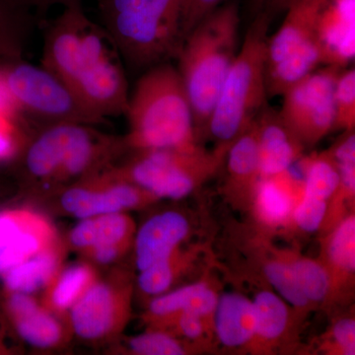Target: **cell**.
<instances>
[{
    "label": "cell",
    "instance_id": "ac0fdd59",
    "mask_svg": "<svg viewBox=\"0 0 355 355\" xmlns=\"http://www.w3.org/2000/svg\"><path fill=\"white\" fill-rule=\"evenodd\" d=\"M297 181L288 171L277 176L261 178L253 191L257 214L266 225H284L291 219L294 202L292 189Z\"/></svg>",
    "mask_w": 355,
    "mask_h": 355
},
{
    "label": "cell",
    "instance_id": "d4e9b609",
    "mask_svg": "<svg viewBox=\"0 0 355 355\" xmlns=\"http://www.w3.org/2000/svg\"><path fill=\"white\" fill-rule=\"evenodd\" d=\"M127 217L116 214L89 217L78 224L71 232V242L77 247L108 246L120 244L128 232Z\"/></svg>",
    "mask_w": 355,
    "mask_h": 355
},
{
    "label": "cell",
    "instance_id": "1f68e13d",
    "mask_svg": "<svg viewBox=\"0 0 355 355\" xmlns=\"http://www.w3.org/2000/svg\"><path fill=\"white\" fill-rule=\"evenodd\" d=\"M30 125L22 114H0V161L13 158L20 150Z\"/></svg>",
    "mask_w": 355,
    "mask_h": 355
},
{
    "label": "cell",
    "instance_id": "d590c367",
    "mask_svg": "<svg viewBox=\"0 0 355 355\" xmlns=\"http://www.w3.org/2000/svg\"><path fill=\"white\" fill-rule=\"evenodd\" d=\"M224 0H184L182 12V34H189L210 12L223 3Z\"/></svg>",
    "mask_w": 355,
    "mask_h": 355
},
{
    "label": "cell",
    "instance_id": "836d02e7",
    "mask_svg": "<svg viewBox=\"0 0 355 355\" xmlns=\"http://www.w3.org/2000/svg\"><path fill=\"white\" fill-rule=\"evenodd\" d=\"M130 349L141 355H183L187 349L183 345L163 333H147L130 340Z\"/></svg>",
    "mask_w": 355,
    "mask_h": 355
},
{
    "label": "cell",
    "instance_id": "9a60e30c",
    "mask_svg": "<svg viewBox=\"0 0 355 355\" xmlns=\"http://www.w3.org/2000/svg\"><path fill=\"white\" fill-rule=\"evenodd\" d=\"M141 200L139 187L120 183L106 190L93 191L73 188L65 191L62 203L64 209L79 218H89L116 214L139 205Z\"/></svg>",
    "mask_w": 355,
    "mask_h": 355
},
{
    "label": "cell",
    "instance_id": "f546056e",
    "mask_svg": "<svg viewBox=\"0 0 355 355\" xmlns=\"http://www.w3.org/2000/svg\"><path fill=\"white\" fill-rule=\"evenodd\" d=\"M340 174L338 195L354 200L355 193V133L354 130L343 135L329 149Z\"/></svg>",
    "mask_w": 355,
    "mask_h": 355
},
{
    "label": "cell",
    "instance_id": "60d3db41",
    "mask_svg": "<svg viewBox=\"0 0 355 355\" xmlns=\"http://www.w3.org/2000/svg\"><path fill=\"white\" fill-rule=\"evenodd\" d=\"M0 114H20L9 94L1 71H0Z\"/></svg>",
    "mask_w": 355,
    "mask_h": 355
},
{
    "label": "cell",
    "instance_id": "30bf717a",
    "mask_svg": "<svg viewBox=\"0 0 355 355\" xmlns=\"http://www.w3.org/2000/svg\"><path fill=\"white\" fill-rule=\"evenodd\" d=\"M342 67L323 65L282 94L279 113L304 147L313 146L334 132L335 88Z\"/></svg>",
    "mask_w": 355,
    "mask_h": 355
},
{
    "label": "cell",
    "instance_id": "e0dca14e",
    "mask_svg": "<svg viewBox=\"0 0 355 355\" xmlns=\"http://www.w3.org/2000/svg\"><path fill=\"white\" fill-rule=\"evenodd\" d=\"M218 299L216 288L207 282H198L160 294L149 305L156 317H173L181 312H191L202 316L214 330V313Z\"/></svg>",
    "mask_w": 355,
    "mask_h": 355
},
{
    "label": "cell",
    "instance_id": "83f0119b",
    "mask_svg": "<svg viewBox=\"0 0 355 355\" xmlns=\"http://www.w3.org/2000/svg\"><path fill=\"white\" fill-rule=\"evenodd\" d=\"M57 268V259L50 253L36 254L13 268L9 286L20 293H29L44 286Z\"/></svg>",
    "mask_w": 355,
    "mask_h": 355
},
{
    "label": "cell",
    "instance_id": "6da1fadb",
    "mask_svg": "<svg viewBox=\"0 0 355 355\" xmlns=\"http://www.w3.org/2000/svg\"><path fill=\"white\" fill-rule=\"evenodd\" d=\"M41 65L100 118L125 114L130 90L123 60L83 4L64 7L44 24Z\"/></svg>",
    "mask_w": 355,
    "mask_h": 355
},
{
    "label": "cell",
    "instance_id": "3957f363",
    "mask_svg": "<svg viewBox=\"0 0 355 355\" xmlns=\"http://www.w3.org/2000/svg\"><path fill=\"white\" fill-rule=\"evenodd\" d=\"M125 114L130 127L125 142L137 150L200 144L183 80L170 62L144 70L130 94Z\"/></svg>",
    "mask_w": 355,
    "mask_h": 355
},
{
    "label": "cell",
    "instance_id": "9c48e42d",
    "mask_svg": "<svg viewBox=\"0 0 355 355\" xmlns=\"http://www.w3.org/2000/svg\"><path fill=\"white\" fill-rule=\"evenodd\" d=\"M112 146L88 123H57L42 128L25 146L23 160L34 178L74 177L89 171Z\"/></svg>",
    "mask_w": 355,
    "mask_h": 355
},
{
    "label": "cell",
    "instance_id": "d6a6232c",
    "mask_svg": "<svg viewBox=\"0 0 355 355\" xmlns=\"http://www.w3.org/2000/svg\"><path fill=\"white\" fill-rule=\"evenodd\" d=\"M328 207V200L307 197L301 193L299 202L294 205L291 220L304 232H316L324 224Z\"/></svg>",
    "mask_w": 355,
    "mask_h": 355
},
{
    "label": "cell",
    "instance_id": "4fadbf2b",
    "mask_svg": "<svg viewBox=\"0 0 355 355\" xmlns=\"http://www.w3.org/2000/svg\"><path fill=\"white\" fill-rule=\"evenodd\" d=\"M189 233L190 223L179 212L167 211L151 217L139 229L135 242L139 272L159 261L171 259Z\"/></svg>",
    "mask_w": 355,
    "mask_h": 355
},
{
    "label": "cell",
    "instance_id": "f1b7e54d",
    "mask_svg": "<svg viewBox=\"0 0 355 355\" xmlns=\"http://www.w3.org/2000/svg\"><path fill=\"white\" fill-rule=\"evenodd\" d=\"M335 125L334 130H354L355 69L354 67L340 70L336 79L335 95Z\"/></svg>",
    "mask_w": 355,
    "mask_h": 355
},
{
    "label": "cell",
    "instance_id": "7402d4cb",
    "mask_svg": "<svg viewBox=\"0 0 355 355\" xmlns=\"http://www.w3.org/2000/svg\"><path fill=\"white\" fill-rule=\"evenodd\" d=\"M324 266L330 273L331 294L336 282L352 279L355 272V217H345L329 234L324 244Z\"/></svg>",
    "mask_w": 355,
    "mask_h": 355
},
{
    "label": "cell",
    "instance_id": "52a82bcc",
    "mask_svg": "<svg viewBox=\"0 0 355 355\" xmlns=\"http://www.w3.org/2000/svg\"><path fill=\"white\" fill-rule=\"evenodd\" d=\"M0 71L14 104L31 125L105 121L90 111L58 77L24 58H0Z\"/></svg>",
    "mask_w": 355,
    "mask_h": 355
},
{
    "label": "cell",
    "instance_id": "603a6c76",
    "mask_svg": "<svg viewBox=\"0 0 355 355\" xmlns=\"http://www.w3.org/2000/svg\"><path fill=\"white\" fill-rule=\"evenodd\" d=\"M254 336L252 343L277 342L286 334L291 322L292 309L275 291H259L253 299Z\"/></svg>",
    "mask_w": 355,
    "mask_h": 355
},
{
    "label": "cell",
    "instance_id": "7a4b0ae2",
    "mask_svg": "<svg viewBox=\"0 0 355 355\" xmlns=\"http://www.w3.org/2000/svg\"><path fill=\"white\" fill-rule=\"evenodd\" d=\"M239 25L238 2L222 3L187 35L176 58L200 142L237 55Z\"/></svg>",
    "mask_w": 355,
    "mask_h": 355
},
{
    "label": "cell",
    "instance_id": "4316f807",
    "mask_svg": "<svg viewBox=\"0 0 355 355\" xmlns=\"http://www.w3.org/2000/svg\"><path fill=\"white\" fill-rule=\"evenodd\" d=\"M263 275L266 282L275 289V293L291 306L294 311L306 312L312 305L301 291L295 275L286 256L268 259L263 263Z\"/></svg>",
    "mask_w": 355,
    "mask_h": 355
},
{
    "label": "cell",
    "instance_id": "d6986e66",
    "mask_svg": "<svg viewBox=\"0 0 355 355\" xmlns=\"http://www.w3.org/2000/svg\"><path fill=\"white\" fill-rule=\"evenodd\" d=\"M37 20L20 0H0V58H24Z\"/></svg>",
    "mask_w": 355,
    "mask_h": 355
},
{
    "label": "cell",
    "instance_id": "e575fe53",
    "mask_svg": "<svg viewBox=\"0 0 355 355\" xmlns=\"http://www.w3.org/2000/svg\"><path fill=\"white\" fill-rule=\"evenodd\" d=\"M172 258L154 263L140 272L139 284L142 291L149 295L157 296L171 286L174 279Z\"/></svg>",
    "mask_w": 355,
    "mask_h": 355
},
{
    "label": "cell",
    "instance_id": "8d00e7d4",
    "mask_svg": "<svg viewBox=\"0 0 355 355\" xmlns=\"http://www.w3.org/2000/svg\"><path fill=\"white\" fill-rule=\"evenodd\" d=\"M330 336L340 354H355V321L354 318L336 320L331 327Z\"/></svg>",
    "mask_w": 355,
    "mask_h": 355
},
{
    "label": "cell",
    "instance_id": "74e56055",
    "mask_svg": "<svg viewBox=\"0 0 355 355\" xmlns=\"http://www.w3.org/2000/svg\"><path fill=\"white\" fill-rule=\"evenodd\" d=\"M173 317H177L178 330L188 340L202 342L209 331H214L207 322L196 313L181 312Z\"/></svg>",
    "mask_w": 355,
    "mask_h": 355
},
{
    "label": "cell",
    "instance_id": "cb8c5ba5",
    "mask_svg": "<svg viewBox=\"0 0 355 355\" xmlns=\"http://www.w3.org/2000/svg\"><path fill=\"white\" fill-rule=\"evenodd\" d=\"M303 172L302 195L329 200L340 189V174L330 151L300 159Z\"/></svg>",
    "mask_w": 355,
    "mask_h": 355
},
{
    "label": "cell",
    "instance_id": "277c9868",
    "mask_svg": "<svg viewBox=\"0 0 355 355\" xmlns=\"http://www.w3.org/2000/svg\"><path fill=\"white\" fill-rule=\"evenodd\" d=\"M183 4L184 0H99L100 24L123 64L146 70L179 55Z\"/></svg>",
    "mask_w": 355,
    "mask_h": 355
},
{
    "label": "cell",
    "instance_id": "5b68a950",
    "mask_svg": "<svg viewBox=\"0 0 355 355\" xmlns=\"http://www.w3.org/2000/svg\"><path fill=\"white\" fill-rule=\"evenodd\" d=\"M272 22L261 14L253 17L226 76L207 128V137L217 146H230L268 104L266 43Z\"/></svg>",
    "mask_w": 355,
    "mask_h": 355
},
{
    "label": "cell",
    "instance_id": "4dcf8cb0",
    "mask_svg": "<svg viewBox=\"0 0 355 355\" xmlns=\"http://www.w3.org/2000/svg\"><path fill=\"white\" fill-rule=\"evenodd\" d=\"M91 279V272L84 266H74L62 273L53 293V301L62 309L71 307L84 293Z\"/></svg>",
    "mask_w": 355,
    "mask_h": 355
},
{
    "label": "cell",
    "instance_id": "f35d334b",
    "mask_svg": "<svg viewBox=\"0 0 355 355\" xmlns=\"http://www.w3.org/2000/svg\"><path fill=\"white\" fill-rule=\"evenodd\" d=\"M297 0H248L252 17L257 15H266L273 18L280 13L286 12L287 9Z\"/></svg>",
    "mask_w": 355,
    "mask_h": 355
},
{
    "label": "cell",
    "instance_id": "ab89813d",
    "mask_svg": "<svg viewBox=\"0 0 355 355\" xmlns=\"http://www.w3.org/2000/svg\"><path fill=\"white\" fill-rule=\"evenodd\" d=\"M35 13L37 18H42L55 6L64 7L83 4V0H20Z\"/></svg>",
    "mask_w": 355,
    "mask_h": 355
},
{
    "label": "cell",
    "instance_id": "b9f144b4",
    "mask_svg": "<svg viewBox=\"0 0 355 355\" xmlns=\"http://www.w3.org/2000/svg\"><path fill=\"white\" fill-rule=\"evenodd\" d=\"M118 245H108V246L94 248L96 259L102 263H111L118 256Z\"/></svg>",
    "mask_w": 355,
    "mask_h": 355
},
{
    "label": "cell",
    "instance_id": "7c38bea8",
    "mask_svg": "<svg viewBox=\"0 0 355 355\" xmlns=\"http://www.w3.org/2000/svg\"><path fill=\"white\" fill-rule=\"evenodd\" d=\"M354 0H331L320 17L317 39L323 65L345 69L355 55Z\"/></svg>",
    "mask_w": 355,
    "mask_h": 355
},
{
    "label": "cell",
    "instance_id": "2e32d148",
    "mask_svg": "<svg viewBox=\"0 0 355 355\" xmlns=\"http://www.w3.org/2000/svg\"><path fill=\"white\" fill-rule=\"evenodd\" d=\"M114 312L113 291L105 284H95L88 287L72 305V324L81 338H99L111 329Z\"/></svg>",
    "mask_w": 355,
    "mask_h": 355
},
{
    "label": "cell",
    "instance_id": "44dd1931",
    "mask_svg": "<svg viewBox=\"0 0 355 355\" xmlns=\"http://www.w3.org/2000/svg\"><path fill=\"white\" fill-rule=\"evenodd\" d=\"M10 306L17 320L18 331L26 342L40 347H51L58 342L60 324L50 314L40 309L32 298L25 293L16 294Z\"/></svg>",
    "mask_w": 355,
    "mask_h": 355
},
{
    "label": "cell",
    "instance_id": "ba28073f",
    "mask_svg": "<svg viewBox=\"0 0 355 355\" xmlns=\"http://www.w3.org/2000/svg\"><path fill=\"white\" fill-rule=\"evenodd\" d=\"M228 148L217 146L209 151L198 144L187 148L142 149L123 175L155 197L179 200L216 174Z\"/></svg>",
    "mask_w": 355,
    "mask_h": 355
},
{
    "label": "cell",
    "instance_id": "484cf974",
    "mask_svg": "<svg viewBox=\"0 0 355 355\" xmlns=\"http://www.w3.org/2000/svg\"><path fill=\"white\" fill-rule=\"evenodd\" d=\"M284 256L311 305L326 302L331 294V284L330 273L323 261L297 254Z\"/></svg>",
    "mask_w": 355,
    "mask_h": 355
},
{
    "label": "cell",
    "instance_id": "ffe728a7",
    "mask_svg": "<svg viewBox=\"0 0 355 355\" xmlns=\"http://www.w3.org/2000/svg\"><path fill=\"white\" fill-rule=\"evenodd\" d=\"M225 161L230 189L250 191L253 193L261 179L258 139L254 121L246 132L229 146Z\"/></svg>",
    "mask_w": 355,
    "mask_h": 355
},
{
    "label": "cell",
    "instance_id": "5bb4252c",
    "mask_svg": "<svg viewBox=\"0 0 355 355\" xmlns=\"http://www.w3.org/2000/svg\"><path fill=\"white\" fill-rule=\"evenodd\" d=\"M212 323L217 340L224 347H248L254 336L253 300L239 292H223L217 299Z\"/></svg>",
    "mask_w": 355,
    "mask_h": 355
},
{
    "label": "cell",
    "instance_id": "8992f818",
    "mask_svg": "<svg viewBox=\"0 0 355 355\" xmlns=\"http://www.w3.org/2000/svg\"><path fill=\"white\" fill-rule=\"evenodd\" d=\"M331 0H297L286 11L277 32L266 43V80L268 98L282 96L292 85L323 65L317 27Z\"/></svg>",
    "mask_w": 355,
    "mask_h": 355
},
{
    "label": "cell",
    "instance_id": "8fae6325",
    "mask_svg": "<svg viewBox=\"0 0 355 355\" xmlns=\"http://www.w3.org/2000/svg\"><path fill=\"white\" fill-rule=\"evenodd\" d=\"M258 139L261 178L288 171L302 158L305 147L282 119L279 111L266 104L254 121Z\"/></svg>",
    "mask_w": 355,
    "mask_h": 355
}]
</instances>
